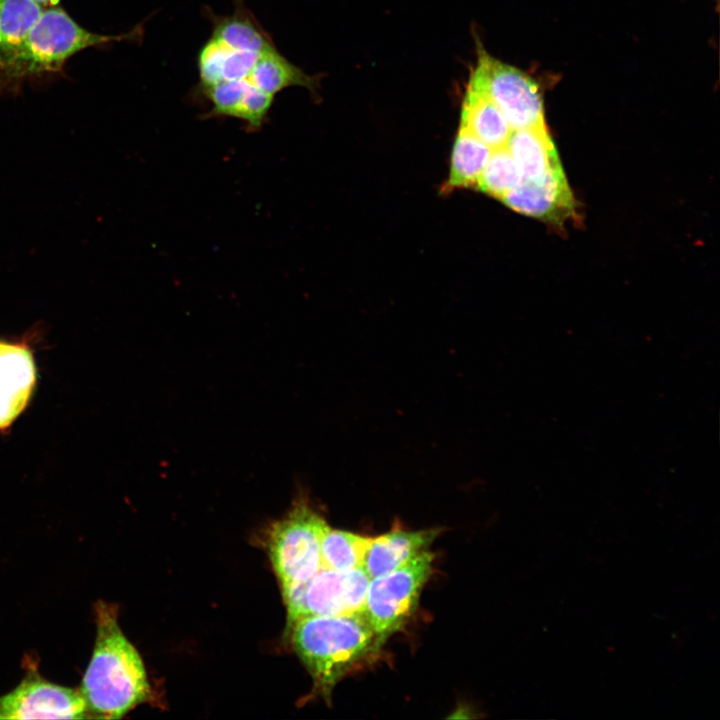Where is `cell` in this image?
Listing matches in <instances>:
<instances>
[{
    "label": "cell",
    "instance_id": "obj_1",
    "mask_svg": "<svg viewBox=\"0 0 720 720\" xmlns=\"http://www.w3.org/2000/svg\"><path fill=\"white\" fill-rule=\"evenodd\" d=\"M96 639L79 692L87 718L120 719L151 699L144 663L118 624L116 605L95 606Z\"/></svg>",
    "mask_w": 720,
    "mask_h": 720
},
{
    "label": "cell",
    "instance_id": "obj_2",
    "mask_svg": "<svg viewBox=\"0 0 720 720\" xmlns=\"http://www.w3.org/2000/svg\"><path fill=\"white\" fill-rule=\"evenodd\" d=\"M293 650L323 697L347 673L368 661L384 644L363 613L306 616L287 626Z\"/></svg>",
    "mask_w": 720,
    "mask_h": 720
},
{
    "label": "cell",
    "instance_id": "obj_3",
    "mask_svg": "<svg viewBox=\"0 0 720 720\" xmlns=\"http://www.w3.org/2000/svg\"><path fill=\"white\" fill-rule=\"evenodd\" d=\"M141 32L135 28L121 35L94 33L59 5L45 7L9 71L3 92L16 93L28 80L61 72L70 58L85 49L135 39Z\"/></svg>",
    "mask_w": 720,
    "mask_h": 720
},
{
    "label": "cell",
    "instance_id": "obj_4",
    "mask_svg": "<svg viewBox=\"0 0 720 720\" xmlns=\"http://www.w3.org/2000/svg\"><path fill=\"white\" fill-rule=\"evenodd\" d=\"M329 527L304 496L271 525L267 552L281 590L306 581L322 567L321 542Z\"/></svg>",
    "mask_w": 720,
    "mask_h": 720
},
{
    "label": "cell",
    "instance_id": "obj_5",
    "mask_svg": "<svg viewBox=\"0 0 720 720\" xmlns=\"http://www.w3.org/2000/svg\"><path fill=\"white\" fill-rule=\"evenodd\" d=\"M433 561V553L426 550L398 568L370 578L363 614L384 641L415 611Z\"/></svg>",
    "mask_w": 720,
    "mask_h": 720
},
{
    "label": "cell",
    "instance_id": "obj_6",
    "mask_svg": "<svg viewBox=\"0 0 720 720\" xmlns=\"http://www.w3.org/2000/svg\"><path fill=\"white\" fill-rule=\"evenodd\" d=\"M468 88L490 99L513 130L545 125L543 101L537 83L519 69L502 63L478 48V59Z\"/></svg>",
    "mask_w": 720,
    "mask_h": 720
},
{
    "label": "cell",
    "instance_id": "obj_7",
    "mask_svg": "<svg viewBox=\"0 0 720 720\" xmlns=\"http://www.w3.org/2000/svg\"><path fill=\"white\" fill-rule=\"evenodd\" d=\"M369 581L362 567L350 570L321 567L306 581L282 590L287 626L306 616L363 613Z\"/></svg>",
    "mask_w": 720,
    "mask_h": 720
},
{
    "label": "cell",
    "instance_id": "obj_8",
    "mask_svg": "<svg viewBox=\"0 0 720 720\" xmlns=\"http://www.w3.org/2000/svg\"><path fill=\"white\" fill-rule=\"evenodd\" d=\"M42 718L86 719L79 690L28 674L12 691L0 696V719Z\"/></svg>",
    "mask_w": 720,
    "mask_h": 720
},
{
    "label": "cell",
    "instance_id": "obj_9",
    "mask_svg": "<svg viewBox=\"0 0 720 720\" xmlns=\"http://www.w3.org/2000/svg\"><path fill=\"white\" fill-rule=\"evenodd\" d=\"M500 200L511 209L553 223L574 215L575 203L562 168L539 181L523 180Z\"/></svg>",
    "mask_w": 720,
    "mask_h": 720
},
{
    "label": "cell",
    "instance_id": "obj_10",
    "mask_svg": "<svg viewBox=\"0 0 720 720\" xmlns=\"http://www.w3.org/2000/svg\"><path fill=\"white\" fill-rule=\"evenodd\" d=\"M201 92L211 103L205 118H236L244 122L248 131L263 127L274 100L273 96L254 87L247 78L220 82L201 88Z\"/></svg>",
    "mask_w": 720,
    "mask_h": 720
},
{
    "label": "cell",
    "instance_id": "obj_11",
    "mask_svg": "<svg viewBox=\"0 0 720 720\" xmlns=\"http://www.w3.org/2000/svg\"><path fill=\"white\" fill-rule=\"evenodd\" d=\"M35 380L30 352L0 342V428L8 426L26 405Z\"/></svg>",
    "mask_w": 720,
    "mask_h": 720
},
{
    "label": "cell",
    "instance_id": "obj_12",
    "mask_svg": "<svg viewBox=\"0 0 720 720\" xmlns=\"http://www.w3.org/2000/svg\"><path fill=\"white\" fill-rule=\"evenodd\" d=\"M439 532L438 529H396L371 537L362 568L369 578L388 573L426 551Z\"/></svg>",
    "mask_w": 720,
    "mask_h": 720
},
{
    "label": "cell",
    "instance_id": "obj_13",
    "mask_svg": "<svg viewBox=\"0 0 720 720\" xmlns=\"http://www.w3.org/2000/svg\"><path fill=\"white\" fill-rule=\"evenodd\" d=\"M506 148L519 166L523 180L539 181L562 168L545 125L512 130Z\"/></svg>",
    "mask_w": 720,
    "mask_h": 720
},
{
    "label": "cell",
    "instance_id": "obj_14",
    "mask_svg": "<svg viewBox=\"0 0 720 720\" xmlns=\"http://www.w3.org/2000/svg\"><path fill=\"white\" fill-rule=\"evenodd\" d=\"M43 8L35 0H0V92Z\"/></svg>",
    "mask_w": 720,
    "mask_h": 720
},
{
    "label": "cell",
    "instance_id": "obj_15",
    "mask_svg": "<svg viewBox=\"0 0 720 720\" xmlns=\"http://www.w3.org/2000/svg\"><path fill=\"white\" fill-rule=\"evenodd\" d=\"M206 11L212 24L211 37L227 46L259 53L276 48L272 37L246 7L244 0H234V11L230 15H216L210 9Z\"/></svg>",
    "mask_w": 720,
    "mask_h": 720
},
{
    "label": "cell",
    "instance_id": "obj_16",
    "mask_svg": "<svg viewBox=\"0 0 720 720\" xmlns=\"http://www.w3.org/2000/svg\"><path fill=\"white\" fill-rule=\"evenodd\" d=\"M261 53L236 50L210 37L197 57L200 88L247 78Z\"/></svg>",
    "mask_w": 720,
    "mask_h": 720
},
{
    "label": "cell",
    "instance_id": "obj_17",
    "mask_svg": "<svg viewBox=\"0 0 720 720\" xmlns=\"http://www.w3.org/2000/svg\"><path fill=\"white\" fill-rule=\"evenodd\" d=\"M460 128L492 150L506 147L513 130L505 116L490 99L470 88L465 93Z\"/></svg>",
    "mask_w": 720,
    "mask_h": 720
},
{
    "label": "cell",
    "instance_id": "obj_18",
    "mask_svg": "<svg viewBox=\"0 0 720 720\" xmlns=\"http://www.w3.org/2000/svg\"><path fill=\"white\" fill-rule=\"evenodd\" d=\"M247 79L258 90L273 97L294 86L304 87L311 92H315L319 87V75L305 73L285 58L277 48L259 55Z\"/></svg>",
    "mask_w": 720,
    "mask_h": 720
},
{
    "label": "cell",
    "instance_id": "obj_19",
    "mask_svg": "<svg viewBox=\"0 0 720 720\" xmlns=\"http://www.w3.org/2000/svg\"><path fill=\"white\" fill-rule=\"evenodd\" d=\"M492 149L463 129H459L451 157L448 186H477Z\"/></svg>",
    "mask_w": 720,
    "mask_h": 720
},
{
    "label": "cell",
    "instance_id": "obj_20",
    "mask_svg": "<svg viewBox=\"0 0 720 720\" xmlns=\"http://www.w3.org/2000/svg\"><path fill=\"white\" fill-rule=\"evenodd\" d=\"M371 537L329 527L321 542L322 567L350 570L362 567Z\"/></svg>",
    "mask_w": 720,
    "mask_h": 720
},
{
    "label": "cell",
    "instance_id": "obj_21",
    "mask_svg": "<svg viewBox=\"0 0 720 720\" xmlns=\"http://www.w3.org/2000/svg\"><path fill=\"white\" fill-rule=\"evenodd\" d=\"M523 181L519 166L506 147L492 150L477 182L478 189L501 199Z\"/></svg>",
    "mask_w": 720,
    "mask_h": 720
},
{
    "label": "cell",
    "instance_id": "obj_22",
    "mask_svg": "<svg viewBox=\"0 0 720 720\" xmlns=\"http://www.w3.org/2000/svg\"><path fill=\"white\" fill-rule=\"evenodd\" d=\"M38 2L42 7H49L59 4V0H35Z\"/></svg>",
    "mask_w": 720,
    "mask_h": 720
}]
</instances>
